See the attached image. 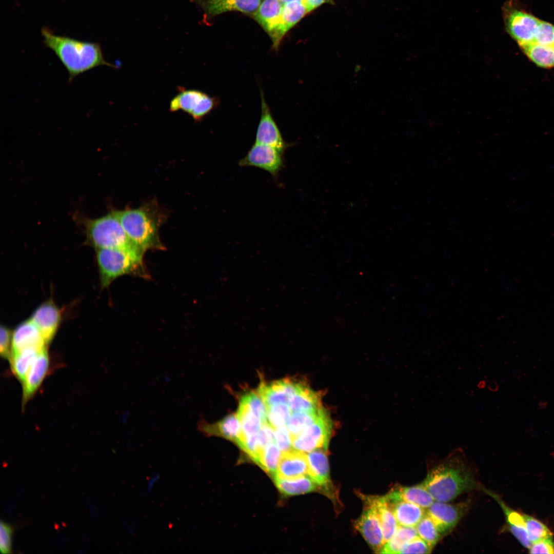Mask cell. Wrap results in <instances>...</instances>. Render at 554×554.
<instances>
[{
  "label": "cell",
  "mask_w": 554,
  "mask_h": 554,
  "mask_svg": "<svg viewBox=\"0 0 554 554\" xmlns=\"http://www.w3.org/2000/svg\"><path fill=\"white\" fill-rule=\"evenodd\" d=\"M446 503L436 501L426 510L442 537L456 527L469 506L468 501L456 504Z\"/></svg>",
  "instance_id": "obj_12"
},
{
  "label": "cell",
  "mask_w": 554,
  "mask_h": 554,
  "mask_svg": "<svg viewBox=\"0 0 554 554\" xmlns=\"http://www.w3.org/2000/svg\"><path fill=\"white\" fill-rule=\"evenodd\" d=\"M418 535L432 548L442 537L435 524L426 513L416 526Z\"/></svg>",
  "instance_id": "obj_35"
},
{
  "label": "cell",
  "mask_w": 554,
  "mask_h": 554,
  "mask_svg": "<svg viewBox=\"0 0 554 554\" xmlns=\"http://www.w3.org/2000/svg\"><path fill=\"white\" fill-rule=\"evenodd\" d=\"M30 319L48 345L54 337L60 324L61 315L58 307L52 300H47L35 310Z\"/></svg>",
  "instance_id": "obj_15"
},
{
  "label": "cell",
  "mask_w": 554,
  "mask_h": 554,
  "mask_svg": "<svg viewBox=\"0 0 554 554\" xmlns=\"http://www.w3.org/2000/svg\"><path fill=\"white\" fill-rule=\"evenodd\" d=\"M284 153L272 147L254 143L246 155L239 161V165L262 169L276 179L284 167Z\"/></svg>",
  "instance_id": "obj_10"
},
{
  "label": "cell",
  "mask_w": 554,
  "mask_h": 554,
  "mask_svg": "<svg viewBox=\"0 0 554 554\" xmlns=\"http://www.w3.org/2000/svg\"><path fill=\"white\" fill-rule=\"evenodd\" d=\"M267 421L275 429L286 425L292 412L289 405L278 403L266 407Z\"/></svg>",
  "instance_id": "obj_37"
},
{
  "label": "cell",
  "mask_w": 554,
  "mask_h": 554,
  "mask_svg": "<svg viewBox=\"0 0 554 554\" xmlns=\"http://www.w3.org/2000/svg\"><path fill=\"white\" fill-rule=\"evenodd\" d=\"M418 536L414 527L399 525L392 537L384 544L380 553H400L404 546Z\"/></svg>",
  "instance_id": "obj_31"
},
{
  "label": "cell",
  "mask_w": 554,
  "mask_h": 554,
  "mask_svg": "<svg viewBox=\"0 0 554 554\" xmlns=\"http://www.w3.org/2000/svg\"><path fill=\"white\" fill-rule=\"evenodd\" d=\"M284 4L281 0H264L258 10L251 14L270 37L275 51L278 50L287 32L282 18Z\"/></svg>",
  "instance_id": "obj_9"
},
{
  "label": "cell",
  "mask_w": 554,
  "mask_h": 554,
  "mask_svg": "<svg viewBox=\"0 0 554 554\" xmlns=\"http://www.w3.org/2000/svg\"><path fill=\"white\" fill-rule=\"evenodd\" d=\"M197 427L206 435L221 436L235 443L241 433V424L237 413L229 414L213 423L201 421Z\"/></svg>",
  "instance_id": "obj_22"
},
{
  "label": "cell",
  "mask_w": 554,
  "mask_h": 554,
  "mask_svg": "<svg viewBox=\"0 0 554 554\" xmlns=\"http://www.w3.org/2000/svg\"><path fill=\"white\" fill-rule=\"evenodd\" d=\"M281 493L286 496L308 493L321 489L308 475L295 478L286 479L277 476L272 477Z\"/></svg>",
  "instance_id": "obj_26"
},
{
  "label": "cell",
  "mask_w": 554,
  "mask_h": 554,
  "mask_svg": "<svg viewBox=\"0 0 554 554\" xmlns=\"http://www.w3.org/2000/svg\"><path fill=\"white\" fill-rule=\"evenodd\" d=\"M362 500L372 505L375 508L381 525L384 544L394 535L398 523L392 510L385 496H370L361 494Z\"/></svg>",
  "instance_id": "obj_23"
},
{
  "label": "cell",
  "mask_w": 554,
  "mask_h": 554,
  "mask_svg": "<svg viewBox=\"0 0 554 554\" xmlns=\"http://www.w3.org/2000/svg\"><path fill=\"white\" fill-rule=\"evenodd\" d=\"M47 345L41 331L30 319L19 324L12 333L11 353L28 349L41 351L46 349Z\"/></svg>",
  "instance_id": "obj_16"
},
{
  "label": "cell",
  "mask_w": 554,
  "mask_h": 554,
  "mask_svg": "<svg viewBox=\"0 0 554 554\" xmlns=\"http://www.w3.org/2000/svg\"><path fill=\"white\" fill-rule=\"evenodd\" d=\"M450 460L431 469L421 483L436 501L449 502L477 486L470 469L457 459Z\"/></svg>",
  "instance_id": "obj_2"
},
{
  "label": "cell",
  "mask_w": 554,
  "mask_h": 554,
  "mask_svg": "<svg viewBox=\"0 0 554 554\" xmlns=\"http://www.w3.org/2000/svg\"><path fill=\"white\" fill-rule=\"evenodd\" d=\"M241 401L246 403L250 410L260 418L263 424L267 422L266 405L257 393H247L242 397Z\"/></svg>",
  "instance_id": "obj_38"
},
{
  "label": "cell",
  "mask_w": 554,
  "mask_h": 554,
  "mask_svg": "<svg viewBox=\"0 0 554 554\" xmlns=\"http://www.w3.org/2000/svg\"><path fill=\"white\" fill-rule=\"evenodd\" d=\"M529 541L531 544L552 536L549 529L542 522L529 515L523 513Z\"/></svg>",
  "instance_id": "obj_36"
},
{
  "label": "cell",
  "mask_w": 554,
  "mask_h": 554,
  "mask_svg": "<svg viewBox=\"0 0 554 554\" xmlns=\"http://www.w3.org/2000/svg\"><path fill=\"white\" fill-rule=\"evenodd\" d=\"M204 12L205 19L221 13L238 11L252 14L259 8L261 0H189Z\"/></svg>",
  "instance_id": "obj_14"
},
{
  "label": "cell",
  "mask_w": 554,
  "mask_h": 554,
  "mask_svg": "<svg viewBox=\"0 0 554 554\" xmlns=\"http://www.w3.org/2000/svg\"><path fill=\"white\" fill-rule=\"evenodd\" d=\"M117 214L127 234L144 251L165 249L159 233L164 216L156 205L117 211Z\"/></svg>",
  "instance_id": "obj_3"
},
{
  "label": "cell",
  "mask_w": 554,
  "mask_h": 554,
  "mask_svg": "<svg viewBox=\"0 0 554 554\" xmlns=\"http://www.w3.org/2000/svg\"><path fill=\"white\" fill-rule=\"evenodd\" d=\"M217 98L197 89L180 87L177 93L171 100L170 111H182L196 122H202L218 105Z\"/></svg>",
  "instance_id": "obj_7"
},
{
  "label": "cell",
  "mask_w": 554,
  "mask_h": 554,
  "mask_svg": "<svg viewBox=\"0 0 554 554\" xmlns=\"http://www.w3.org/2000/svg\"><path fill=\"white\" fill-rule=\"evenodd\" d=\"M260 92L261 115L256 132L255 143L269 146L284 152L291 145L283 138L266 102L263 91L261 90Z\"/></svg>",
  "instance_id": "obj_11"
},
{
  "label": "cell",
  "mask_w": 554,
  "mask_h": 554,
  "mask_svg": "<svg viewBox=\"0 0 554 554\" xmlns=\"http://www.w3.org/2000/svg\"><path fill=\"white\" fill-rule=\"evenodd\" d=\"M281 452L275 442H272L263 449L257 464L273 477L276 473Z\"/></svg>",
  "instance_id": "obj_33"
},
{
  "label": "cell",
  "mask_w": 554,
  "mask_h": 554,
  "mask_svg": "<svg viewBox=\"0 0 554 554\" xmlns=\"http://www.w3.org/2000/svg\"><path fill=\"white\" fill-rule=\"evenodd\" d=\"M323 408L311 411L292 412L286 426L292 439L301 433L319 417Z\"/></svg>",
  "instance_id": "obj_32"
},
{
  "label": "cell",
  "mask_w": 554,
  "mask_h": 554,
  "mask_svg": "<svg viewBox=\"0 0 554 554\" xmlns=\"http://www.w3.org/2000/svg\"><path fill=\"white\" fill-rule=\"evenodd\" d=\"M388 503L400 526L414 527L426 513L424 508L413 503L403 501Z\"/></svg>",
  "instance_id": "obj_25"
},
{
  "label": "cell",
  "mask_w": 554,
  "mask_h": 554,
  "mask_svg": "<svg viewBox=\"0 0 554 554\" xmlns=\"http://www.w3.org/2000/svg\"><path fill=\"white\" fill-rule=\"evenodd\" d=\"M288 405L292 412L314 411L321 407L318 395L302 383L290 398Z\"/></svg>",
  "instance_id": "obj_27"
},
{
  "label": "cell",
  "mask_w": 554,
  "mask_h": 554,
  "mask_svg": "<svg viewBox=\"0 0 554 554\" xmlns=\"http://www.w3.org/2000/svg\"><path fill=\"white\" fill-rule=\"evenodd\" d=\"M274 442L282 452L292 449V438L287 427L283 426L274 429Z\"/></svg>",
  "instance_id": "obj_41"
},
{
  "label": "cell",
  "mask_w": 554,
  "mask_h": 554,
  "mask_svg": "<svg viewBox=\"0 0 554 554\" xmlns=\"http://www.w3.org/2000/svg\"><path fill=\"white\" fill-rule=\"evenodd\" d=\"M307 13L306 8L301 1L294 0L284 3L282 18L286 32Z\"/></svg>",
  "instance_id": "obj_34"
},
{
  "label": "cell",
  "mask_w": 554,
  "mask_h": 554,
  "mask_svg": "<svg viewBox=\"0 0 554 554\" xmlns=\"http://www.w3.org/2000/svg\"><path fill=\"white\" fill-rule=\"evenodd\" d=\"M332 0H302V2L305 6L308 13L310 12L314 9L325 3H327Z\"/></svg>",
  "instance_id": "obj_45"
},
{
  "label": "cell",
  "mask_w": 554,
  "mask_h": 554,
  "mask_svg": "<svg viewBox=\"0 0 554 554\" xmlns=\"http://www.w3.org/2000/svg\"><path fill=\"white\" fill-rule=\"evenodd\" d=\"M308 471L307 454L292 449L282 452L275 475L282 478L291 479L308 475Z\"/></svg>",
  "instance_id": "obj_20"
},
{
  "label": "cell",
  "mask_w": 554,
  "mask_h": 554,
  "mask_svg": "<svg viewBox=\"0 0 554 554\" xmlns=\"http://www.w3.org/2000/svg\"><path fill=\"white\" fill-rule=\"evenodd\" d=\"M528 59L536 66L545 69L554 68V47L536 43L521 48Z\"/></svg>",
  "instance_id": "obj_28"
},
{
  "label": "cell",
  "mask_w": 554,
  "mask_h": 554,
  "mask_svg": "<svg viewBox=\"0 0 554 554\" xmlns=\"http://www.w3.org/2000/svg\"><path fill=\"white\" fill-rule=\"evenodd\" d=\"M45 45L56 55L69 74V82L78 75L101 66H115L106 61L98 43L83 41L55 34L44 27L41 30Z\"/></svg>",
  "instance_id": "obj_1"
},
{
  "label": "cell",
  "mask_w": 554,
  "mask_h": 554,
  "mask_svg": "<svg viewBox=\"0 0 554 554\" xmlns=\"http://www.w3.org/2000/svg\"><path fill=\"white\" fill-rule=\"evenodd\" d=\"M300 382L285 379L269 384L262 382L257 391L266 407L278 403L288 404L290 398L295 393Z\"/></svg>",
  "instance_id": "obj_18"
},
{
  "label": "cell",
  "mask_w": 554,
  "mask_h": 554,
  "mask_svg": "<svg viewBox=\"0 0 554 554\" xmlns=\"http://www.w3.org/2000/svg\"><path fill=\"white\" fill-rule=\"evenodd\" d=\"M432 549L428 543L418 536L406 543L400 553H429Z\"/></svg>",
  "instance_id": "obj_40"
},
{
  "label": "cell",
  "mask_w": 554,
  "mask_h": 554,
  "mask_svg": "<svg viewBox=\"0 0 554 554\" xmlns=\"http://www.w3.org/2000/svg\"><path fill=\"white\" fill-rule=\"evenodd\" d=\"M85 226L88 242L96 249L118 248L144 254L145 251L131 240L124 230L117 211L89 220Z\"/></svg>",
  "instance_id": "obj_5"
},
{
  "label": "cell",
  "mask_w": 554,
  "mask_h": 554,
  "mask_svg": "<svg viewBox=\"0 0 554 554\" xmlns=\"http://www.w3.org/2000/svg\"><path fill=\"white\" fill-rule=\"evenodd\" d=\"M326 451L322 449H318L307 454L309 465L308 476L319 485L325 495L334 498L335 496L330 480Z\"/></svg>",
  "instance_id": "obj_17"
},
{
  "label": "cell",
  "mask_w": 554,
  "mask_h": 554,
  "mask_svg": "<svg viewBox=\"0 0 554 554\" xmlns=\"http://www.w3.org/2000/svg\"><path fill=\"white\" fill-rule=\"evenodd\" d=\"M502 14L506 31L520 48L533 43L541 19L522 8L517 0H508Z\"/></svg>",
  "instance_id": "obj_6"
},
{
  "label": "cell",
  "mask_w": 554,
  "mask_h": 554,
  "mask_svg": "<svg viewBox=\"0 0 554 554\" xmlns=\"http://www.w3.org/2000/svg\"><path fill=\"white\" fill-rule=\"evenodd\" d=\"M389 502L403 501L428 508L434 499L421 483L412 486L397 485L385 495Z\"/></svg>",
  "instance_id": "obj_21"
},
{
  "label": "cell",
  "mask_w": 554,
  "mask_h": 554,
  "mask_svg": "<svg viewBox=\"0 0 554 554\" xmlns=\"http://www.w3.org/2000/svg\"><path fill=\"white\" fill-rule=\"evenodd\" d=\"M101 287H108L117 278L125 275L150 278L143 261L144 255L118 248L96 249Z\"/></svg>",
  "instance_id": "obj_4"
},
{
  "label": "cell",
  "mask_w": 554,
  "mask_h": 554,
  "mask_svg": "<svg viewBox=\"0 0 554 554\" xmlns=\"http://www.w3.org/2000/svg\"><path fill=\"white\" fill-rule=\"evenodd\" d=\"M12 531L13 528L11 525L3 521H1L0 550L2 553L11 552Z\"/></svg>",
  "instance_id": "obj_43"
},
{
  "label": "cell",
  "mask_w": 554,
  "mask_h": 554,
  "mask_svg": "<svg viewBox=\"0 0 554 554\" xmlns=\"http://www.w3.org/2000/svg\"><path fill=\"white\" fill-rule=\"evenodd\" d=\"M530 553H554V540L552 536L532 544L528 548Z\"/></svg>",
  "instance_id": "obj_44"
},
{
  "label": "cell",
  "mask_w": 554,
  "mask_h": 554,
  "mask_svg": "<svg viewBox=\"0 0 554 554\" xmlns=\"http://www.w3.org/2000/svg\"><path fill=\"white\" fill-rule=\"evenodd\" d=\"M366 507L354 526L375 552H380L384 545L383 531L375 507L365 502Z\"/></svg>",
  "instance_id": "obj_13"
},
{
  "label": "cell",
  "mask_w": 554,
  "mask_h": 554,
  "mask_svg": "<svg viewBox=\"0 0 554 554\" xmlns=\"http://www.w3.org/2000/svg\"><path fill=\"white\" fill-rule=\"evenodd\" d=\"M39 351L33 349L24 350L11 353L9 359L13 373L22 383L34 359Z\"/></svg>",
  "instance_id": "obj_29"
},
{
  "label": "cell",
  "mask_w": 554,
  "mask_h": 554,
  "mask_svg": "<svg viewBox=\"0 0 554 554\" xmlns=\"http://www.w3.org/2000/svg\"><path fill=\"white\" fill-rule=\"evenodd\" d=\"M12 332L2 325L0 329V353L1 356L9 359L11 354Z\"/></svg>",
  "instance_id": "obj_42"
},
{
  "label": "cell",
  "mask_w": 554,
  "mask_h": 554,
  "mask_svg": "<svg viewBox=\"0 0 554 554\" xmlns=\"http://www.w3.org/2000/svg\"><path fill=\"white\" fill-rule=\"evenodd\" d=\"M49 358L46 349L39 351L23 382V406L35 393L47 373Z\"/></svg>",
  "instance_id": "obj_19"
},
{
  "label": "cell",
  "mask_w": 554,
  "mask_h": 554,
  "mask_svg": "<svg viewBox=\"0 0 554 554\" xmlns=\"http://www.w3.org/2000/svg\"><path fill=\"white\" fill-rule=\"evenodd\" d=\"M552 45H553V46L554 47V38H553V44H552Z\"/></svg>",
  "instance_id": "obj_47"
},
{
  "label": "cell",
  "mask_w": 554,
  "mask_h": 554,
  "mask_svg": "<svg viewBox=\"0 0 554 554\" xmlns=\"http://www.w3.org/2000/svg\"><path fill=\"white\" fill-rule=\"evenodd\" d=\"M554 38V25L541 20L536 30L533 43L543 45H552Z\"/></svg>",
  "instance_id": "obj_39"
},
{
  "label": "cell",
  "mask_w": 554,
  "mask_h": 554,
  "mask_svg": "<svg viewBox=\"0 0 554 554\" xmlns=\"http://www.w3.org/2000/svg\"><path fill=\"white\" fill-rule=\"evenodd\" d=\"M281 1H282L283 3H286V2H287L294 1V0H281ZM298 1H302V0H298Z\"/></svg>",
  "instance_id": "obj_46"
},
{
  "label": "cell",
  "mask_w": 554,
  "mask_h": 554,
  "mask_svg": "<svg viewBox=\"0 0 554 554\" xmlns=\"http://www.w3.org/2000/svg\"><path fill=\"white\" fill-rule=\"evenodd\" d=\"M237 415L241 424L239 438L256 434L263 424L260 418L242 401L240 402Z\"/></svg>",
  "instance_id": "obj_30"
},
{
  "label": "cell",
  "mask_w": 554,
  "mask_h": 554,
  "mask_svg": "<svg viewBox=\"0 0 554 554\" xmlns=\"http://www.w3.org/2000/svg\"><path fill=\"white\" fill-rule=\"evenodd\" d=\"M332 423L327 412L322 408L318 419L298 436L292 439L293 448L309 452L322 449L327 451L332 432Z\"/></svg>",
  "instance_id": "obj_8"
},
{
  "label": "cell",
  "mask_w": 554,
  "mask_h": 554,
  "mask_svg": "<svg viewBox=\"0 0 554 554\" xmlns=\"http://www.w3.org/2000/svg\"><path fill=\"white\" fill-rule=\"evenodd\" d=\"M484 491L492 497L502 508L510 532L523 546L529 548L531 544L528 538L523 514L508 507L500 497L494 492L486 489H484Z\"/></svg>",
  "instance_id": "obj_24"
}]
</instances>
